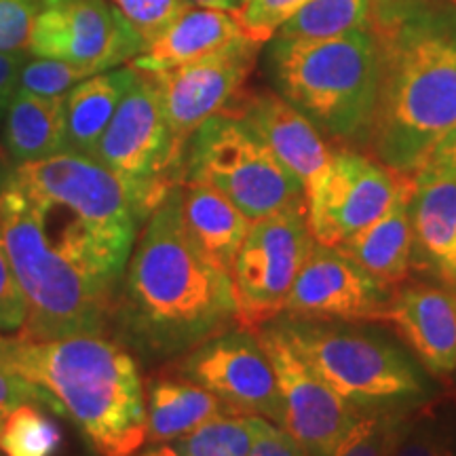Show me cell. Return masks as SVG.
I'll list each match as a JSON object with an SVG mask.
<instances>
[{
	"instance_id": "cell-1",
	"label": "cell",
	"mask_w": 456,
	"mask_h": 456,
	"mask_svg": "<svg viewBox=\"0 0 456 456\" xmlns=\"http://www.w3.org/2000/svg\"><path fill=\"white\" fill-rule=\"evenodd\" d=\"M144 220L98 159L60 152L0 169V239L34 338L100 334Z\"/></svg>"
},
{
	"instance_id": "cell-2",
	"label": "cell",
	"mask_w": 456,
	"mask_h": 456,
	"mask_svg": "<svg viewBox=\"0 0 456 456\" xmlns=\"http://www.w3.org/2000/svg\"><path fill=\"white\" fill-rule=\"evenodd\" d=\"M235 323L231 275L192 243L178 184L140 228L118 281L110 326L146 362H174Z\"/></svg>"
},
{
	"instance_id": "cell-3",
	"label": "cell",
	"mask_w": 456,
	"mask_h": 456,
	"mask_svg": "<svg viewBox=\"0 0 456 456\" xmlns=\"http://www.w3.org/2000/svg\"><path fill=\"white\" fill-rule=\"evenodd\" d=\"M379 100L366 148L412 175L456 125V0H372Z\"/></svg>"
},
{
	"instance_id": "cell-4",
	"label": "cell",
	"mask_w": 456,
	"mask_h": 456,
	"mask_svg": "<svg viewBox=\"0 0 456 456\" xmlns=\"http://www.w3.org/2000/svg\"><path fill=\"white\" fill-rule=\"evenodd\" d=\"M0 366L68 416L98 456L146 446V385L129 346L106 334L37 340L0 332Z\"/></svg>"
},
{
	"instance_id": "cell-5",
	"label": "cell",
	"mask_w": 456,
	"mask_h": 456,
	"mask_svg": "<svg viewBox=\"0 0 456 456\" xmlns=\"http://www.w3.org/2000/svg\"><path fill=\"white\" fill-rule=\"evenodd\" d=\"M277 94L323 138L366 146L379 100V49L370 30L323 41H281L271 49Z\"/></svg>"
},
{
	"instance_id": "cell-6",
	"label": "cell",
	"mask_w": 456,
	"mask_h": 456,
	"mask_svg": "<svg viewBox=\"0 0 456 456\" xmlns=\"http://www.w3.org/2000/svg\"><path fill=\"white\" fill-rule=\"evenodd\" d=\"M275 322L330 389L355 410L414 406L427 395L414 363L379 336L336 322L285 315Z\"/></svg>"
},
{
	"instance_id": "cell-7",
	"label": "cell",
	"mask_w": 456,
	"mask_h": 456,
	"mask_svg": "<svg viewBox=\"0 0 456 456\" xmlns=\"http://www.w3.org/2000/svg\"><path fill=\"white\" fill-rule=\"evenodd\" d=\"M184 180L220 191L249 222L306 205L302 182L232 114H216L195 131L186 148Z\"/></svg>"
},
{
	"instance_id": "cell-8",
	"label": "cell",
	"mask_w": 456,
	"mask_h": 456,
	"mask_svg": "<svg viewBox=\"0 0 456 456\" xmlns=\"http://www.w3.org/2000/svg\"><path fill=\"white\" fill-rule=\"evenodd\" d=\"M94 159L118 175L142 220L155 212L171 188L184 182L186 155L171 140L151 72L135 74Z\"/></svg>"
},
{
	"instance_id": "cell-9",
	"label": "cell",
	"mask_w": 456,
	"mask_h": 456,
	"mask_svg": "<svg viewBox=\"0 0 456 456\" xmlns=\"http://www.w3.org/2000/svg\"><path fill=\"white\" fill-rule=\"evenodd\" d=\"M315 248L306 205L249 224L231 271L237 326L258 330L283 313L289 289Z\"/></svg>"
},
{
	"instance_id": "cell-10",
	"label": "cell",
	"mask_w": 456,
	"mask_h": 456,
	"mask_svg": "<svg viewBox=\"0 0 456 456\" xmlns=\"http://www.w3.org/2000/svg\"><path fill=\"white\" fill-rule=\"evenodd\" d=\"M165 374L208 389L228 414L283 423L275 368L254 330L228 328L174 359Z\"/></svg>"
},
{
	"instance_id": "cell-11",
	"label": "cell",
	"mask_w": 456,
	"mask_h": 456,
	"mask_svg": "<svg viewBox=\"0 0 456 456\" xmlns=\"http://www.w3.org/2000/svg\"><path fill=\"white\" fill-rule=\"evenodd\" d=\"M410 175L393 171L353 146H332L323 175L306 195L313 239L336 248L379 220L391 208Z\"/></svg>"
},
{
	"instance_id": "cell-12",
	"label": "cell",
	"mask_w": 456,
	"mask_h": 456,
	"mask_svg": "<svg viewBox=\"0 0 456 456\" xmlns=\"http://www.w3.org/2000/svg\"><path fill=\"white\" fill-rule=\"evenodd\" d=\"M144 43L110 0H43L30 55L51 57L94 74L134 60Z\"/></svg>"
},
{
	"instance_id": "cell-13",
	"label": "cell",
	"mask_w": 456,
	"mask_h": 456,
	"mask_svg": "<svg viewBox=\"0 0 456 456\" xmlns=\"http://www.w3.org/2000/svg\"><path fill=\"white\" fill-rule=\"evenodd\" d=\"M260 47V43L243 37L212 55L151 72L161 95L171 140L182 155H186L188 142L205 121L226 114L245 94Z\"/></svg>"
},
{
	"instance_id": "cell-14",
	"label": "cell",
	"mask_w": 456,
	"mask_h": 456,
	"mask_svg": "<svg viewBox=\"0 0 456 456\" xmlns=\"http://www.w3.org/2000/svg\"><path fill=\"white\" fill-rule=\"evenodd\" d=\"M256 334L275 368L283 406L281 429L309 456H330L362 410L349 406L330 389L326 380L294 349L275 319L256 330Z\"/></svg>"
},
{
	"instance_id": "cell-15",
	"label": "cell",
	"mask_w": 456,
	"mask_h": 456,
	"mask_svg": "<svg viewBox=\"0 0 456 456\" xmlns=\"http://www.w3.org/2000/svg\"><path fill=\"white\" fill-rule=\"evenodd\" d=\"M393 288L380 283L336 248L315 243L285 300V317L315 322L383 323Z\"/></svg>"
},
{
	"instance_id": "cell-16",
	"label": "cell",
	"mask_w": 456,
	"mask_h": 456,
	"mask_svg": "<svg viewBox=\"0 0 456 456\" xmlns=\"http://www.w3.org/2000/svg\"><path fill=\"white\" fill-rule=\"evenodd\" d=\"M226 114L248 123L271 148L273 155L302 182L309 195L328 167L332 146H328L319 129L305 114L273 91H245Z\"/></svg>"
},
{
	"instance_id": "cell-17",
	"label": "cell",
	"mask_w": 456,
	"mask_h": 456,
	"mask_svg": "<svg viewBox=\"0 0 456 456\" xmlns=\"http://www.w3.org/2000/svg\"><path fill=\"white\" fill-rule=\"evenodd\" d=\"M391 323L433 376L456 372V294L437 285H410L393 294Z\"/></svg>"
},
{
	"instance_id": "cell-18",
	"label": "cell",
	"mask_w": 456,
	"mask_h": 456,
	"mask_svg": "<svg viewBox=\"0 0 456 456\" xmlns=\"http://www.w3.org/2000/svg\"><path fill=\"white\" fill-rule=\"evenodd\" d=\"M412 260L456 289V178L416 171L412 175Z\"/></svg>"
},
{
	"instance_id": "cell-19",
	"label": "cell",
	"mask_w": 456,
	"mask_h": 456,
	"mask_svg": "<svg viewBox=\"0 0 456 456\" xmlns=\"http://www.w3.org/2000/svg\"><path fill=\"white\" fill-rule=\"evenodd\" d=\"M243 37L232 11L191 4L131 60V66L142 72L169 70L212 55Z\"/></svg>"
},
{
	"instance_id": "cell-20",
	"label": "cell",
	"mask_w": 456,
	"mask_h": 456,
	"mask_svg": "<svg viewBox=\"0 0 456 456\" xmlns=\"http://www.w3.org/2000/svg\"><path fill=\"white\" fill-rule=\"evenodd\" d=\"M410 197H412V175L391 208L379 220L336 245L342 256H346L389 288L402 283L412 265L414 235Z\"/></svg>"
},
{
	"instance_id": "cell-21",
	"label": "cell",
	"mask_w": 456,
	"mask_h": 456,
	"mask_svg": "<svg viewBox=\"0 0 456 456\" xmlns=\"http://www.w3.org/2000/svg\"><path fill=\"white\" fill-rule=\"evenodd\" d=\"M180 209L188 235L199 252L231 275L252 222L220 191L195 180H184L180 184Z\"/></svg>"
},
{
	"instance_id": "cell-22",
	"label": "cell",
	"mask_w": 456,
	"mask_h": 456,
	"mask_svg": "<svg viewBox=\"0 0 456 456\" xmlns=\"http://www.w3.org/2000/svg\"><path fill=\"white\" fill-rule=\"evenodd\" d=\"M222 414L228 412L208 389L159 374L146 383V446H161Z\"/></svg>"
},
{
	"instance_id": "cell-23",
	"label": "cell",
	"mask_w": 456,
	"mask_h": 456,
	"mask_svg": "<svg viewBox=\"0 0 456 456\" xmlns=\"http://www.w3.org/2000/svg\"><path fill=\"white\" fill-rule=\"evenodd\" d=\"M3 144L13 165L66 152V98L15 91L4 118Z\"/></svg>"
},
{
	"instance_id": "cell-24",
	"label": "cell",
	"mask_w": 456,
	"mask_h": 456,
	"mask_svg": "<svg viewBox=\"0 0 456 456\" xmlns=\"http://www.w3.org/2000/svg\"><path fill=\"white\" fill-rule=\"evenodd\" d=\"M134 66L106 70L78 83L66 95V151L94 157L102 135L134 83Z\"/></svg>"
},
{
	"instance_id": "cell-25",
	"label": "cell",
	"mask_w": 456,
	"mask_h": 456,
	"mask_svg": "<svg viewBox=\"0 0 456 456\" xmlns=\"http://www.w3.org/2000/svg\"><path fill=\"white\" fill-rule=\"evenodd\" d=\"M372 0H306L275 38L281 41H323L366 30Z\"/></svg>"
},
{
	"instance_id": "cell-26",
	"label": "cell",
	"mask_w": 456,
	"mask_h": 456,
	"mask_svg": "<svg viewBox=\"0 0 456 456\" xmlns=\"http://www.w3.org/2000/svg\"><path fill=\"white\" fill-rule=\"evenodd\" d=\"M45 403L24 402L0 419V456H57L64 431Z\"/></svg>"
},
{
	"instance_id": "cell-27",
	"label": "cell",
	"mask_w": 456,
	"mask_h": 456,
	"mask_svg": "<svg viewBox=\"0 0 456 456\" xmlns=\"http://www.w3.org/2000/svg\"><path fill=\"white\" fill-rule=\"evenodd\" d=\"M254 436V416L222 414L155 448L163 456H249Z\"/></svg>"
},
{
	"instance_id": "cell-28",
	"label": "cell",
	"mask_w": 456,
	"mask_h": 456,
	"mask_svg": "<svg viewBox=\"0 0 456 456\" xmlns=\"http://www.w3.org/2000/svg\"><path fill=\"white\" fill-rule=\"evenodd\" d=\"M412 406L362 410L330 456H393L412 423Z\"/></svg>"
},
{
	"instance_id": "cell-29",
	"label": "cell",
	"mask_w": 456,
	"mask_h": 456,
	"mask_svg": "<svg viewBox=\"0 0 456 456\" xmlns=\"http://www.w3.org/2000/svg\"><path fill=\"white\" fill-rule=\"evenodd\" d=\"M89 77L91 74L87 70L70 64V61L32 57L21 66L17 91L43 95V98H66L78 83Z\"/></svg>"
},
{
	"instance_id": "cell-30",
	"label": "cell",
	"mask_w": 456,
	"mask_h": 456,
	"mask_svg": "<svg viewBox=\"0 0 456 456\" xmlns=\"http://www.w3.org/2000/svg\"><path fill=\"white\" fill-rule=\"evenodd\" d=\"M305 3L306 0H248L232 13L245 37L265 45Z\"/></svg>"
},
{
	"instance_id": "cell-31",
	"label": "cell",
	"mask_w": 456,
	"mask_h": 456,
	"mask_svg": "<svg viewBox=\"0 0 456 456\" xmlns=\"http://www.w3.org/2000/svg\"><path fill=\"white\" fill-rule=\"evenodd\" d=\"M121 11L131 28L138 32L144 47L157 38L182 11L191 4L186 0H110Z\"/></svg>"
},
{
	"instance_id": "cell-32",
	"label": "cell",
	"mask_w": 456,
	"mask_h": 456,
	"mask_svg": "<svg viewBox=\"0 0 456 456\" xmlns=\"http://www.w3.org/2000/svg\"><path fill=\"white\" fill-rule=\"evenodd\" d=\"M43 0H0V51L30 55L32 30Z\"/></svg>"
},
{
	"instance_id": "cell-33",
	"label": "cell",
	"mask_w": 456,
	"mask_h": 456,
	"mask_svg": "<svg viewBox=\"0 0 456 456\" xmlns=\"http://www.w3.org/2000/svg\"><path fill=\"white\" fill-rule=\"evenodd\" d=\"M28 322V300L0 239V332H20Z\"/></svg>"
},
{
	"instance_id": "cell-34",
	"label": "cell",
	"mask_w": 456,
	"mask_h": 456,
	"mask_svg": "<svg viewBox=\"0 0 456 456\" xmlns=\"http://www.w3.org/2000/svg\"><path fill=\"white\" fill-rule=\"evenodd\" d=\"M393 456H456V446L436 425L412 419Z\"/></svg>"
},
{
	"instance_id": "cell-35",
	"label": "cell",
	"mask_w": 456,
	"mask_h": 456,
	"mask_svg": "<svg viewBox=\"0 0 456 456\" xmlns=\"http://www.w3.org/2000/svg\"><path fill=\"white\" fill-rule=\"evenodd\" d=\"M254 446L249 456H309L305 448L281 427L254 416Z\"/></svg>"
},
{
	"instance_id": "cell-36",
	"label": "cell",
	"mask_w": 456,
	"mask_h": 456,
	"mask_svg": "<svg viewBox=\"0 0 456 456\" xmlns=\"http://www.w3.org/2000/svg\"><path fill=\"white\" fill-rule=\"evenodd\" d=\"M24 402H38L45 403L41 393L30 383H26L21 376L9 372L7 368L0 366V419L9 412L11 408H15L17 403Z\"/></svg>"
},
{
	"instance_id": "cell-37",
	"label": "cell",
	"mask_w": 456,
	"mask_h": 456,
	"mask_svg": "<svg viewBox=\"0 0 456 456\" xmlns=\"http://www.w3.org/2000/svg\"><path fill=\"white\" fill-rule=\"evenodd\" d=\"M28 53H4L0 51V117L7 108L17 91V78H20L21 66L26 64Z\"/></svg>"
},
{
	"instance_id": "cell-38",
	"label": "cell",
	"mask_w": 456,
	"mask_h": 456,
	"mask_svg": "<svg viewBox=\"0 0 456 456\" xmlns=\"http://www.w3.org/2000/svg\"><path fill=\"white\" fill-rule=\"evenodd\" d=\"M192 7H209V9H224V11H237L243 7L248 0H186Z\"/></svg>"
},
{
	"instance_id": "cell-39",
	"label": "cell",
	"mask_w": 456,
	"mask_h": 456,
	"mask_svg": "<svg viewBox=\"0 0 456 456\" xmlns=\"http://www.w3.org/2000/svg\"><path fill=\"white\" fill-rule=\"evenodd\" d=\"M135 456H163V454L159 452L155 446H151L148 450H144V452H140V454H135Z\"/></svg>"
}]
</instances>
